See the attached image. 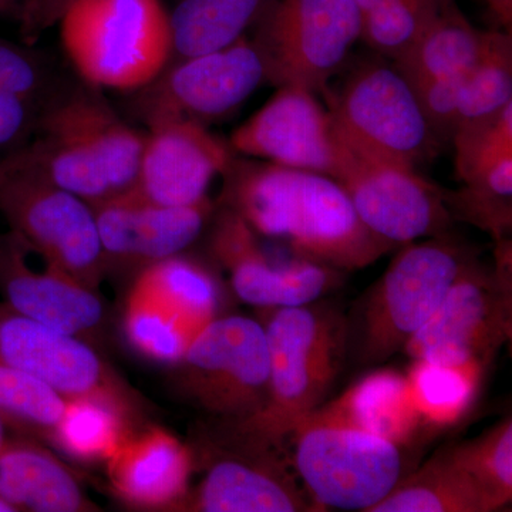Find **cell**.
I'll list each match as a JSON object with an SVG mask.
<instances>
[{"label":"cell","instance_id":"cell-1","mask_svg":"<svg viewBox=\"0 0 512 512\" xmlns=\"http://www.w3.org/2000/svg\"><path fill=\"white\" fill-rule=\"evenodd\" d=\"M221 177L218 205L296 258L357 271L396 248L363 224L342 185L328 175L235 154Z\"/></svg>","mask_w":512,"mask_h":512},{"label":"cell","instance_id":"cell-2","mask_svg":"<svg viewBox=\"0 0 512 512\" xmlns=\"http://www.w3.org/2000/svg\"><path fill=\"white\" fill-rule=\"evenodd\" d=\"M144 134L83 82L46 97L28 143L9 153L90 205L136 187Z\"/></svg>","mask_w":512,"mask_h":512},{"label":"cell","instance_id":"cell-3","mask_svg":"<svg viewBox=\"0 0 512 512\" xmlns=\"http://www.w3.org/2000/svg\"><path fill=\"white\" fill-rule=\"evenodd\" d=\"M269 396L264 409L214 431L244 443L284 446L299 421L325 402L342 366L346 325L338 313L312 303L266 309Z\"/></svg>","mask_w":512,"mask_h":512},{"label":"cell","instance_id":"cell-4","mask_svg":"<svg viewBox=\"0 0 512 512\" xmlns=\"http://www.w3.org/2000/svg\"><path fill=\"white\" fill-rule=\"evenodd\" d=\"M57 25L80 80L97 89H143L173 55L170 15L161 0H73Z\"/></svg>","mask_w":512,"mask_h":512},{"label":"cell","instance_id":"cell-5","mask_svg":"<svg viewBox=\"0 0 512 512\" xmlns=\"http://www.w3.org/2000/svg\"><path fill=\"white\" fill-rule=\"evenodd\" d=\"M343 143L370 163L417 171L441 150L409 80L394 64L365 62L329 96Z\"/></svg>","mask_w":512,"mask_h":512},{"label":"cell","instance_id":"cell-6","mask_svg":"<svg viewBox=\"0 0 512 512\" xmlns=\"http://www.w3.org/2000/svg\"><path fill=\"white\" fill-rule=\"evenodd\" d=\"M0 212L45 264L97 291L106 259L89 202L50 183L15 157H3Z\"/></svg>","mask_w":512,"mask_h":512},{"label":"cell","instance_id":"cell-7","mask_svg":"<svg viewBox=\"0 0 512 512\" xmlns=\"http://www.w3.org/2000/svg\"><path fill=\"white\" fill-rule=\"evenodd\" d=\"M474 259L450 234L402 245L367 298L360 359L380 363L406 348Z\"/></svg>","mask_w":512,"mask_h":512},{"label":"cell","instance_id":"cell-8","mask_svg":"<svg viewBox=\"0 0 512 512\" xmlns=\"http://www.w3.org/2000/svg\"><path fill=\"white\" fill-rule=\"evenodd\" d=\"M174 367L185 399L221 423L254 417L268 400V340L262 322L247 316L212 320Z\"/></svg>","mask_w":512,"mask_h":512},{"label":"cell","instance_id":"cell-9","mask_svg":"<svg viewBox=\"0 0 512 512\" xmlns=\"http://www.w3.org/2000/svg\"><path fill=\"white\" fill-rule=\"evenodd\" d=\"M252 30L266 83L318 93L360 40L362 18L355 0H272Z\"/></svg>","mask_w":512,"mask_h":512},{"label":"cell","instance_id":"cell-10","mask_svg":"<svg viewBox=\"0 0 512 512\" xmlns=\"http://www.w3.org/2000/svg\"><path fill=\"white\" fill-rule=\"evenodd\" d=\"M292 466L320 508L370 512L403 476L400 447L373 434L302 420Z\"/></svg>","mask_w":512,"mask_h":512},{"label":"cell","instance_id":"cell-11","mask_svg":"<svg viewBox=\"0 0 512 512\" xmlns=\"http://www.w3.org/2000/svg\"><path fill=\"white\" fill-rule=\"evenodd\" d=\"M266 82V72L251 37L224 49L173 60L153 82L131 96V114L147 128L168 121L202 126L231 116Z\"/></svg>","mask_w":512,"mask_h":512},{"label":"cell","instance_id":"cell-12","mask_svg":"<svg viewBox=\"0 0 512 512\" xmlns=\"http://www.w3.org/2000/svg\"><path fill=\"white\" fill-rule=\"evenodd\" d=\"M0 360L45 383L63 399H94L140 423L143 404L92 343L0 302Z\"/></svg>","mask_w":512,"mask_h":512},{"label":"cell","instance_id":"cell-13","mask_svg":"<svg viewBox=\"0 0 512 512\" xmlns=\"http://www.w3.org/2000/svg\"><path fill=\"white\" fill-rule=\"evenodd\" d=\"M198 450L204 478L175 512L319 511L296 480L284 446L242 443L210 431Z\"/></svg>","mask_w":512,"mask_h":512},{"label":"cell","instance_id":"cell-14","mask_svg":"<svg viewBox=\"0 0 512 512\" xmlns=\"http://www.w3.org/2000/svg\"><path fill=\"white\" fill-rule=\"evenodd\" d=\"M511 330V271L490 272L474 259L403 350L412 360L487 366Z\"/></svg>","mask_w":512,"mask_h":512},{"label":"cell","instance_id":"cell-15","mask_svg":"<svg viewBox=\"0 0 512 512\" xmlns=\"http://www.w3.org/2000/svg\"><path fill=\"white\" fill-rule=\"evenodd\" d=\"M228 143L237 156L313 171L336 181L357 160L336 131L329 110L315 93L295 84L278 86Z\"/></svg>","mask_w":512,"mask_h":512},{"label":"cell","instance_id":"cell-16","mask_svg":"<svg viewBox=\"0 0 512 512\" xmlns=\"http://www.w3.org/2000/svg\"><path fill=\"white\" fill-rule=\"evenodd\" d=\"M208 249L227 271L232 291L248 305L269 309L306 305L336 285V269L268 248L241 217L227 207H215Z\"/></svg>","mask_w":512,"mask_h":512},{"label":"cell","instance_id":"cell-17","mask_svg":"<svg viewBox=\"0 0 512 512\" xmlns=\"http://www.w3.org/2000/svg\"><path fill=\"white\" fill-rule=\"evenodd\" d=\"M360 220L394 247L448 234L453 218L443 188L417 171L370 163L357 157L338 181Z\"/></svg>","mask_w":512,"mask_h":512},{"label":"cell","instance_id":"cell-18","mask_svg":"<svg viewBox=\"0 0 512 512\" xmlns=\"http://www.w3.org/2000/svg\"><path fill=\"white\" fill-rule=\"evenodd\" d=\"M92 207L106 265L143 269L184 254L210 224L217 205L210 198L184 207L161 205L133 188Z\"/></svg>","mask_w":512,"mask_h":512},{"label":"cell","instance_id":"cell-19","mask_svg":"<svg viewBox=\"0 0 512 512\" xmlns=\"http://www.w3.org/2000/svg\"><path fill=\"white\" fill-rule=\"evenodd\" d=\"M147 130L134 190L171 207L210 198L212 181L235 156L229 143L194 121H168Z\"/></svg>","mask_w":512,"mask_h":512},{"label":"cell","instance_id":"cell-20","mask_svg":"<svg viewBox=\"0 0 512 512\" xmlns=\"http://www.w3.org/2000/svg\"><path fill=\"white\" fill-rule=\"evenodd\" d=\"M30 248L15 234H0V293L16 312L93 343L104 328L97 291L45 264H30Z\"/></svg>","mask_w":512,"mask_h":512},{"label":"cell","instance_id":"cell-21","mask_svg":"<svg viewBox=\"0 0 512 512\" xmlns=\"http://www.w3.org/2000/svg\"><path fill=\"white\" fill-rule=\"evenodd\" d=\"M194 468V450L157 426L131 431L106 461L111 491L138 511L175 512Z\"/></svg>","mask_w":512,"mask_h":512},{"label":"cell","instance_id":"cell-22","mask_svg":"<svg viewBox=\"0 0 512 512\" xmlns=\"http://www.w3.org/2000/svg\"><path fill=\"white\" fill-rule=\"evenodd\" d=\"M0 497L16 512L100 511L72 468L25 436H8L0 448Z\"/></svg>","mask_w":512,"mask_h":512},{"label":"cell","instance_id":"cell-23","mask_svg":"<svg viewBox=\"0 0 512 512\" xmlns=\"http://www.w3.org/2000/svg\"><path fill=\"white\" fill-rule=\"evenodd\" d=\"M303 420L363 431L397 447L409 444L421 426L406 375L393 369L369 373Z\"/></svg>","mask_w":512,"mask_h":512},{"label":"cell","instance_id":"cell-24","mask_svg":"<svg viewBox=\"0 0 512 512\" xmlns=\"http://www.w3.org/2000/svg\"><path fill=\"white\" fill-rule=\"evenodd\" d=\"M272 0H177L170 15L173 60L224 49L247 36Z\"/></svg>","mask_w":512,"mask_h":512},{"label":"cell","instance_id":"cell-25","mask_svg":"<svg viewBox=\"0 0 512 512\" xmlns=\"http://www.w3.org/2000/svg\"><path fill=\"white\" fill-rule=\"evenodd\" d=\"M485 35L468 22L454 0H448L424 35L393 64L412 86L460 76L476 64Z\"/></svg>","mask_w":512,"mask_h":512},{"label":"cell","instance_id":"cell-26","mask_svg":"<svg viewBox=\"0 0 512 512\" xmlns=\"http://www.w3.org/2000/svg\"><path fill=\"white\" fill-rule=\"evenodd\" d=\"M480 488L457 466L448 448L434 454L370 512H490Z\"/></svg>","mask_w":512,"mask_h":512},{"label":"cell","instance_id":"cell-27","mask_svg":"<svg viewBox=\"0 0 512 512\" xmlns=\"http://www.w3.org/2000/svg\"><path fill=\"white\" fill-rule=\"evenodd\" d=\"M123 329L134 352L167 366L177 365L201 333L138 276L127 295Z\"/></svg>","mask_w":512,"mask_h":512},{"label":"cell","instance_id":"cell-28","mask_svg":"<svg viewBox=\"0 0 512 512\" xmlns=\"http://www.w3.org/2000/svg\"><path fill=\"white\" fill-rule=\"evenodd\" d=\"M484 370L480 362L440 365L413 360L406 379L421 424L444 429L460 421L476 400Z\"/></svg>","mask_w":512,"mask_h":512},{"label":"cell","instance_id":"cell-29","mask_svg":"<svg viewBox=\"0 0 512 512\" xmlns=\"http://www.w3.org/2000/svg\"><path fill=\"white\" fill-rule=\"evenodd\" d=\"M136 424L94 399H66L49 440L80 463H106Z\"/></svg>","mask_w":512,"mask_h":512},{"label":"cell","instance_id":"cell-30","mask_svg":"<svg viewBox=\"0 0 512 512\" xmlns=\"http://www.w3.org/2000/svg\"><path fill=\"white\" fill-rule=\"evenodd\" d=\"M137 276L197 329L220 316V284L197 259L184 254L170 256L140 269Z\"/></svg>","mask_w":512,"mask_h":512},{"label":"cell","instance_id":"cell-31","mask_svg":"<svg viewBox=\"0 0 512 512\" xmlns=\"http://www.w3.org/2000/svg\"><path fill=\"white\" fill-rule=\"evenodd\" d=\"M512 103L511 33L488 30L483 52L464 74L458 96L457 126L488 119ZM456 134V133H454Z\"/></svg>","mask_w":512,"mask_h":512},{"label":"cell","instance_id":"cell-32","mask_svg":"<svg viewBox=\"0 0 512 512\" xmlns=\"http://www.w3.org/2000/svg\"><path fill=\"white\" fill-rule=\"evenodd\" d=\"M448 0H355L360 40L394 60L402 57L437 19Z\"/></svg>","mask_w":512,"mask_h":512},{"label":"cell","instance_id":"cell-33","mask_svg":"<svg viewBox=\"0 0 512 512\" xmlns=\"http://www.w3.org/2000/svg\"><path fill=\"white\" fill-rule=\"evenodd\" d=\"M453 220L476 225L495 241L508 239L512 227V158L463 181L456 191L443 190Z\"/></svg>","mask_w":512,"mask_h":512},{"label":"cell","instance_id":"cell-34","mask_svg":"<svg viewBox=\"0 0 512 512\" xmlns=\"http://www.w3.org/2000/svg\"><path fill=\"white\" fill-rule=\"evenodd\" d=\"M448 453L480 488L491 510L512 500V421L501 420L476 439L450 446Z\"/></svg>","mask_w":512,"mask_h":512},{"label":"cell","instance_id":"cell-35","mask_svg":"<svg viewBox=\"0 0 512 512\" xmlns=\"http://www.w3.org/2000/svg\"><path fill=\"white\" fill-rule=\"evenodd\" d=\"M64 403L66 399L45 383L0 360V417L10 429L49 439Z\"/></svg>","mask_w":512,"mask_h":512},{"label":"cell","instance_id":"cell-36","mask_svg":"<svg viewBox=\"0 0 512 512\" xmlns=\"http://www.w3.org/2000/svg\"><path fill=\"white\" fill-rule=\"evenodd\" d=\"M451 144L460 181L512 158V103L488 119L458 128Z\"/></svg>","mask_w":512,"mask_h":512},{"label":"cell","instance_id":"cell-37","mask_svg":"<svg viewBox=\"0 0 512 512\" xmlns=\"http://www.w3.org/2000/svg\"><path fill=\"white\" fill-rule=\"evenodd\" d=\"M0 87L22 97L39 110L46 100V77L42 64L25 47L0 37Z\"/></svg>","mask_w":512,"mask_h":512},{"label":"cell","instance_id":"cell-38","mask_svg":"<svg viewBox=\"0 0 512 512\" xmlns=\"http://www.w3.org/2000/svg\"><path fill=\"white\" fill-rule=\"evenodd\" d=\"M36 114V107L0 87V150L15 151V147L25 146L35 126Z\"/></svg>","mask_w":512,"mask_h":512},{"label":"cell","instance_id":"cell-39","mask_svg":"<svg viewBox=\"0 0 512 512\" xmlns=\"http://www.w3.org/2000/svg\"><path fill=\"white\" fill-rule=\"evenodd\" d=\"M73 0H23L16 20L20 35L28 43L36 42L47 29L57 25Z\"/></svg>","mask_w":512,"mask_h":512},{"label":"cell","instance_id":"cell-40","mask_svg":"<svg viewBox=\"0 0 512 512\" xmlns=\"http://www.w3.org/2000/svg\"><path fill=\"white\" fill-rule=\"evenodd\" d=\"M493 13L495 20L500 23L507 33L512 29V0H483Z\"/></svg>","mask_w":512,"mask_h":512},{"label":"cell","instance_id":"cell-41","mask_svg":"<svg viewBox=\"0 0 512 512\" xmlns=\"http://www.w3.org/2000/svg\"><path fill=\"white\" fill-rule=\"evenodd\" d=\"M23 0H0V15L18 16Z\"/></svg>","mask_w":512,"mask_h":512},{"label":"cell","instance_id":"cell-42","mask_svg":"<svg viewBox=\"0 0 512 512\" xmlns=\"http://www.w3.org/2000/svg\"><path fill=\"white\" fill-rule=\"evenodd\" d=\"M8 429H10L8 423L0 417V448L3 447L6 439H8Z\"/></svg>","mask_w":512,"mask_h":512},{"label":"cell","instance_id":"cell-43","mask_svg":"<svg viewBox=\"0 0 512 512\" xmlns=\"http://www.w3.org/2000/svg\"><path fill=\"white\" fill-rule=\"evenodd\" d=\"M0 512H16L12 505L6 503L2 497H0Z\"/></svg>","mask_w":512,"mask_h":512},{"label":"cell","instance_id":"cell-44","mask_svg":"<svg viewBox=\"0 0 512 512\" xmlns=\"http://www.w3.org/2000/svg\"><path fill=\"white\" fill-rule=\"evenodd\" d=\"M3 175V157H0V178Z\"/></svg>","mask_w":512,"mask_h":512}]
</instances>
